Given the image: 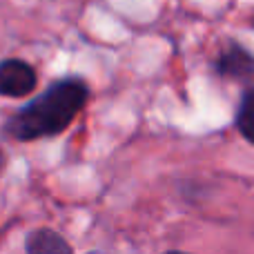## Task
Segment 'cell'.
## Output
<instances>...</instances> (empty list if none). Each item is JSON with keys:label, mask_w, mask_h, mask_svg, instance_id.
<instances>
[{"label": "cell", "mask_w": 254, "mask_h": 254, "mask_svg": "<svg viewBox=\"0 0 254 254\" xmlns=\"http://www.w3.org/2000/svg\"><path fill=\"white\" fill-rule=\"evenodd\" d=\"M38 85L36 69L22 58H4L0 61V96L22 98L29 96Z\"/></svg>", "instance_id": "3957f363"}, {"label": "cell", "mask_w": 254, "mask_h": 254, "mask_svg": "<svg viewBox=\"0 0 254 254\" xmlns=\"http://www.w3.org/2000/svg\"><path fill=\"white\" fill-rule=\"evenodd\" d=\"M25 250L29 254H54V252L67 254V252L74 250V248H71L58 232H54V230H49V228H38V230L27 234Z\"/></svg>", "instance_id": "277c9868"}, {"label": "cell", "mask_w": 254, "mask_h": 254, "mask_svg": "<svg viewBox=\"0 0 254 254\" xmlns=\"http://www.w3.org/2000/svg\"><path fill=\"white\" fill-rule=\"evenodd\" d=\"M234 127L248 143L254 145V83L248 85L239 98L237 112H234Z\"/></svg>", "instance_id": "5b68a950"}, {"label": "cell", "mask_w": 254, "mask_h": 254, "mask_svg": "<svg viewBox=\"0 0 254 254\" xmlns=\"http://www.w3.org/2000/svg\"><path fill=\"white\" fill-rule=\"evenodd\" d=\"M4 165H7V156H4V152H2V147H0V174H2V170H4Z\"/></svg>", "instance_id": "8992f818"}, {"label": "cell", "mask_w": 254, "mask_h": 254, "mask_svg": "<svg viewBox=\"0 0 254 254\" xmlns=\"http://www.w3.org/2000/svg\"><path fill=\"white\" fill-rule=\"evenodd\" d=\"M212 67H214V74L223 80L254 83V52H250L239 40L230 38L219 49V56L214 58Z\"/></svg>", "instance_id": "7a4b0ae2"}, {"label": "cell", "mask_w": 254, "mask_h": 254, "mask_svg": "<svg viewBox=\"0 0 254 254\" xmlns=\"http://www.w3.org/2000/svg\"><path fill=\"white\" fill-rule=\"evenodd\" d=\"M250 27H252V29H254V16H252V22H250Z\"/></svg>", "instance_id": "52a82bcc"}, {"label": "cell", "mask_w": 254, "mask_h": 254, "mask_svg": "<svg viewBox=\"0 0 254 254\" xmlns=\"http://www.w3.org/2000/svg\"><path fill=\"white\" fill-rule=\"evenodd\" d=\"M89 101V85L78 76H63L45 87L43 94L16 110L2 131L18 143L61 136Z\"/></svg>", "instance_id": "6da1fadb"}]
</instances>
